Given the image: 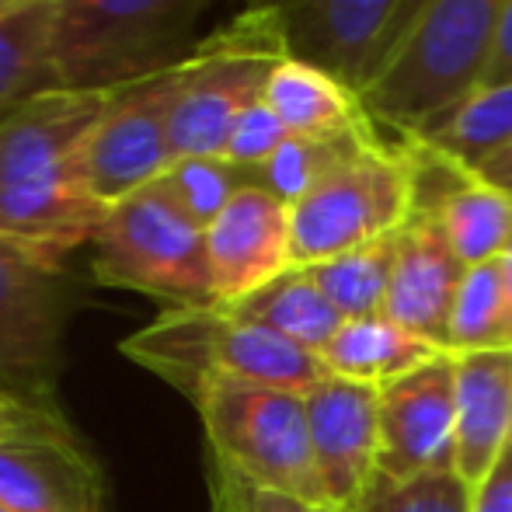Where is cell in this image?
<instances>
[{
    "label": "cell",
    "mask_w": 512,
    "mask_h": 512,
    "mask_svg": "<svg viewBox=\"0 0 512 512\" xmlns=\"http://www.w3.org/2000/svg\"><path fill=\"white\" fill-rule=\"evenodd\" d=\"M0 512H11V509H4V506H0Z\"/></svg>",
    "instance_id": "38"
},
{
    "label": "cell",
    "mask_w": 512,
    "mask_h": 512,
    "mask_svg": "<svg viewBox=\"0 0 512 512\" xmlns=\"http://www.w3.org/2000/svg\"><path fill=\"white\" fill-rule=\"evenodd\" d=\"M359 509L363 512H471V485L457 471L405 481V485L377 478Z\"/></svg>",
    "instance_id": "28"
},
{
    "label": "cell",
    "mask_w": 512,
    "mask_h": 512,
    "mask_svg": "<svg viewBox=\"0 0 512 512\" xmlns=\"http://www.w3.org/2000/svg\"><path fill=\"white\" fill-rule=\"evenodd\" d=\"M28 4H39V0H0V14H11V11H21Z\"/></svg>",
    "instance_id": "36"
},
{
    "label": "cell",
    "mask_w": 512,
    "mask_h": 512,
    "mask_svg": "<svg viewBox=\"0 0 512 512\" xmlns=\"http://www.w3.org/2000/svg\"><path fill=\"white\" fill-rule=\"evenodd\" d=\"M457 471V359L439 352L380 387L377 478L405 485Z\"/></svg>",
    "instance_id": "12"
},
{
    "label": "cell",
    "mask_w": 512,
    "mask_h": 512,
    "mask_svg": "<svg viewBox=\"0 0 512 512\" xmlns=\"http://www.w3.org/2000/svg\"><path fill=\"white\" fill-rule=\"evenodd\" d=\"M192 405L203 418L216 464L251 485L328 509L304 394L258 384H209L192 398Z\"/></svg>",
    "instance_id": "6"
},
{
    "label": "cell",
    "mask_w": 512,
    "mask_h": 512,
    "mask_svg": "<svg viewBox=\"0 0 512 512\" xmlns=\"http://www.w3.org/2000/svg\"><path fill=\"white\" fill-rule=\"evenodd\" d=\"M509 81H512V0H506V7H502V21H499V32H495L492 60H488L481 84H509Z\"/></svg>",
    "instance_id": "33"
},
{
    "label": "cell",
    "mask_w": 512,
    "mask_h": 512,
    "mask_svg": "<svg viewBox=\"0 0 512 512\" xmlns=\"http://www.w3.org/2000/svg\"><path fill=\"white\" fill-rule=\"evenodd\" d=\"M457 359V474L481 485L512 443V349L453 352Z\"/></svg>",
    "instance_id": "18"
},
{
    "label": "cell",
    "mask_w": 512,
    "mask_h": 512,
    "mask_svg": "<svg viewBox=\"0 0 512 512\" xmlns=\"http://www.w3.org/2000/svg\"><path fill=\"white\" fill-rule=\"evenodd\" d=\"M213 512H328L317 509L304 499L272 492V488L251 485V481L237 478L234 471L220 467L213 460Z\"/></svg>",
    "instance_id": "31"
},
{
    "label": "cell",
    "mask_w": 512,
    "mask_h": 512,
    "mask_svg": "<svg viewBox=\"0 0 512 512\" xmlns=\"http://www.w3.org/2000/svg\"><path fill=\"white\" fill-rule=\"evenodd\" d=\"M286 126L279 122V115L272 112L269 105L255 102L251 108H244L237 115L234 129H230V140H227V150L223 157L234 164H244V168H262L272 154L286 143Z\"/></svg>",
    "instance_id": "30"
},
{
    "label": "cell",
    "mask_w": 512,
    "mask_h": 512,
    "mask_svg": "<svg viewBox=\"0 0 512 512\" xmlns=\"http://www.w3.org/2000/svg\"><path fill=\"white\" fill-rule=\"evenodd\" d=\"M206 255L220 307L258 293L283 272L297 269L290 206L258 185L241 189L206 227Z\"/></svg>",
    "instance_id": "15"
},
{
    "label": "cell",
    "mask_w": 512,
    "mask_h": 512,
    "mask_svg": "<svg viewBox=\"0 0 512 512\" xmlns=\"http://www.w3.org/2000/svg\"><path fill=\"white\" fill-rule=\"evenodd\" d=\"M471 512H512V443L481 485L471 488Z\"/></svg>",
    "instance_id": "32"
},
{
    "label": "cell",
    "mask_w": 512,
    "mask_h": 512,
    "mask_svg": "<svg viewBox=\"0 0 512 512\" xmlns=\"http://www.w3.org/2000/svg\"><path fill=\"white\" fill-rule=\"evenodd\" d=\"M478 175L485 178V182H492L499 192H506L512 199V143L506 150H499V154L492 157V161H485L478 168Z\"/></svg>",
    "instance_id": "34"
},
{
    "label": "cell",
    "mask_w": 512,
    "mask_h": 512,
    "mask_svg": "<svg viewBox=\"0 0 512 512\" xmlns=\"http://www.w3.org/2000/svg\"><path fill=\"white\" fill-rule=\"evenodd\" d=\"M115 91H49L0 122V241L63 272L108 209L84 178V143Z\"/></svg>",
    "instance_id": "1"
},
{
    "label": "cell",
    "mask_w": 512,
    "mask_h": 512,
    "mask_svg": "<svg viewBox=\"0 0 512 512\" xmlns=\"http://www.w3.org/2000/svg\"><path fill=\"white\" fill-rule=\"evenodd\" d=\"M290 56L276 21L244 7L230 25L199 39L182 63L185 81L171 112V154L223 157L237 115L265 98L272 70Z\"/></svg>",
    "instance_id": "7"
},
{
    "label": "cell",
    "mask_w": 512,
    "mask_h": 512,
    "mask_svg": "<svg viewBox=\"0 0 512 512\" xmlns=\"http://www.w3.org/2000/svg\"><path fill=\"white\" fill-rule=\"evenodd\" d=\"M119 352L185 398L209 384H258L307 394L328 377L321 356L227 307H178L119 342Z\"/></svg>",
    "instance_id": "2"
},
{
    "label": "cell",
    "mask_w": 512,
    "mask_h": 512,
    "mask_svg": "<svg viewBox=\"0 0 512 512\" xmlns=\"http://www.w3.org/2000/svg\"><path fill=\"white\" fill-rule=\"evenodd\" d=\"M492 349H512L509 304H506V286H502L499 258L467 269L450 317V352H492Z\"/></svg>",
    "instance_id": "26"
},
{
    "label": "cell",
    "mask_w": 512,
    "mask_h": 512,
    "mask_svg": "<svg viewBox=\"0 0 512 512\" xmlns=\"http://www.w3.org/2000/svg\"><path fill=\"white\" fill-rule=\"evenodd\" d=\"M276 21L297 60L363 91L405 35L422 0H244Z\"/></svg>",
    "instance_id": "9"
},
{
    "label": "cell",
    "mask_w": 512,
    "mask_h": 512,
    "mask_svg": "<svg viewBox=\"0 0 512 512\" xmlns=\"http://www.w3.org/2000/svg\"><path fill=\"white\" fill-rule=\"evenodd\" d=\"M499 272H502V286H506V304H509V342H512V237H509L506 251L499 255Z\"/></svg>",
    "instance_id": "35"
},
{
    "label": "cell",
    "mask_w": 512,
    "mask_h": 512,
    "mask_svg": "<svg viewBox=\"0 0 512 512\" xmlns=\"http://www.w3.org/2000/svg\"><path fill=\"white\" fill-rule=\"evenodd\" d=\"M467 265L450 248L439 223L415 213L398 230L391 286H387L384 314L408 335L450 352V317L457 304Z\"/></svg>",
    "instance_id": "16"
},
{
    "label": "cell",
    "mask_w": 512,
    "mask_h": 512,
    "mask_svg": "<svg viewBox=\"0 0 512 512\" xmlns=\"http://www.w3.org/2000/svg\"><path fill=\"white\" fill-rule=\"evenodd\" d=\"M49 18H53L49 0L0 14V122L32 98L60 91L56 63L49 53Z\"/></svg>",
    "instance_id": "23"
},
{
    "label": "cell",
    "mask_w": 512,
    "mask_h": 512,
    "mask_svg": "<svg viewBox=\"0 0 512 512\" xmlns=\"http://www.w3.org/2000/svg\"><path fill=\"white\" fill-rule=\"evenodd\" d=\"M338 512H363V509H338Z\"/></svg>",
    "instance_id": "37"
},
{
    "label": "cell",
    "mask_w": 512,
    "mask_h": 512,
    "mask_svg": "<svg viewBox=\"0 0 512 512\" xmlns=\"http://www.w3.org/2000/svg\"><path fill=\"white\" fill-rule=\"evenodd\" d=\"M0 506L11 512H105V478L81 436L0 446Z\"/></svg>",
    "instance_id": "17"
},
{
    "label": "cell",
    "mask_w": 512,
    "mask_h": 512,
    "mask_svg": "<svg viewBox=\"0 0 512 512\" xmlns=\"http://www.w3.org/2000/svg\"><path fill=\"white\" fill-rule=\"evenodd\" d=\"M502 7L506 0H422L398 46L359 91L373 122L405 133L478 88Z\"/></svg>",
    "instance_id": "4"
},
{
    "label": "cell",
    "mask_w": 512,
    "mask_h": 512,
    "mask_svg": "<svg viewBox=\"0 0 512 512\" xmlns=\"http://www.w3.org/2000/svg\"><path fill=\"white\" fill-rule=\"evenodd\" d=\"M415 216V178L401 143H380L290 206L293 265L328 262L398 234Z\"/></svg>",
    "instance_id": "8"
},
{
    "label": "cell",
    "mask_w": 512,
    "mask_h": 512,
    "mask_svg": "<svg viewBox=\"0 0 512 512\" xmlns=\"http://www.w3.org/2000/svg\"><path fill=\"white\" fill-rule=\"evenodd\" d=\"M377 129L363 133H342V136H286V143L258 168V189L276 196L279 203L293 206L314 192L324 178L342 171L366 150L380 147Z\"/></svg>",
    "instance_id": "24"
},
{
    "label": "cell",
    "mask_w": 512,
    "mask_h": 512,
    "mask_svg": "<svg viewBox=\"0 0 512 512\" xmlns=\"http://www.w3.org/2000/svg\"><path fill=\"white\" fill-rule=\"evenodd\" d=\"M91 248L95 283L143 293L168 310L216 307L206 230L157 182L108 209Z\"/></svg>",
    "instance_id": "5"
},
{
    "label": "cell",
    "mask_w": 512,
    "mask_h": 512,
    "mask_svg": "<svg viewBox=\"0 0 512 512\" xmlns=\"http://www.w3.org/2000/svg\"><path fill=\"white\" fill-rule=\"evenodd\" d=\"M70 310L63 272L0 241V387L53 398Z\"/></svg>",
    "instance_id": "11"
},
{
    "label": "cell",
    "mask_w": 512,
    "mask_h": 512,
    "mask_svg": "<svg viewBox=\"0 0 512 512\" xmlns=\"http://www.w3.org/2000/svg\"><path fill=\"white\" fill-rule=\"evenodd\" d=\"M185 63V60H182ZM164 70L140 84L115 88L112 105L84 143V178L105 206L154 185L175 164L171 154V112L185 81V67Z\"/></svg>",
    "instance_id": "10"
},
{
    "label": "cell",
    "mask_w": 512,
    "mask_h": 512,
    "mask_svg": "<svg viewBox=\"0 0 512 512\" xmlns=\"http://www.w3.org/2000/svg\"><path fill=\"white\" fill-rule=\"evenodd\" d=\"M230 314L244 317L251 324L283 335L286 342L321 356L324 345L335 338V331L345 324V317L331 307V300L321 293V286L310 279L307 269H290L269 286H262L251 297L227 307Z\"/></svg>",
    "instance_id": "22"
},
{
    "label": "cell",
    "mask_w": 512,
    "mask_h": 512,
    "mask_svg": "<svg viewBox=\"0 0 512 512\" xmlns=\"http://www.w3.org/2000/svg\"><path fill=\"white\" fill-rule=\"evenodd\" d=\"M56 436H77V429L67 422V415L53 398L0 387V446Z\"/></svg>",
    "instance_id": "29"
},
{
    "label": "cell",
    "mask_w": 512,
    "mask_h": 512,
    "mask_svg": "<svg viewBox=\"0 0 512 512\" xmlns=\"http://www.w3.org/2000/svg\"><path fill=\"white\" fill-rule=\"evenodd\" d=\"M439 352L443 349L408 335L387 317H359V321H345L335 331V338L321 349V363L331 377L384 387L411 373L415 366L429 363Z\"/></svg>",
    "instance_id": "21"
},
{
    "label": "cell",
    "mask_w": 512,
    "mask_h": 512,
    "mask_svg": "<svg viewBox=\"0 0 512 512\" xmlns=\"http://www.w3.org/2000/svg\"><path fill=\"white\" fill-rule=\"evenodd\" d=\"M304 405L328 509H359L377 481L380 387L328 373L304 394Z\"/></svg>",
    "instance_id": "13"
},
{
    "label": "cell",
    "mask_w": 512,
    "mask_h": 512,
    "mask_svg": "<svg viewBox=\"0 0 512 512\" xmlns=\"http://www.w3.org/2000/svg\"><path fill=\"white\" fill-rule=\"evenodd\" d=\"M401 136L450 157L460 168L478 171L512 143V81L478 84Z\"/></svg>",
    "instance_id": "20"
},
{
    "label": "cell",
    "mask_w": 512,
    "mask_h": 512,
    "mask_svg": "<svg viewBox=\"0 0 512 512\" xmlns=\"http://www.w3.org/2000/svg\"><path fill=\"white\" fill-rule=\"evenodd\" d=\"M415 178V213L439 223L460 262L485 265L506 251L512 237V199L499 192L478 171L460 168L457 161L401 136Z\"/></svg>",
    "instance_id": "14"
},
{
    "label": "cell",
    "mask_w": 512,
    "mask_h": 512,
    "mask_svg": "<svg viewBox=\"0 0 512 512\" xmlns=\"http://www.w3.org/2000/svg\"><path fill=\"white\" fill-rule=\"evenodd\" d=\"M157 185L206 230L237 192L258 185V168H244L227 157H182L157 178Z\"/></svg>",
    "instance_id": "27"
},
{
    "label": "cell",
    "mask_w": 512,
    "mask_h": 512,
    "mask_svg": "<svg viewBox=\"0 0 512 512\" xmlns=\"http://www.w3.org/2000/svg\"><path fill=\"white\" fill-rule=\"evenodd\" d=\"M49 53L60 88L115 91L178 67L216 0H49Z\"/></svg>",
    "instance_id": "3"
},
{
    "label": "cell",
    "mask_w": 512,
    "mask_h": 512,
    "mask_svg": "<svg viewBox=\"0 0 512 512\" xmlns=\"http://www.w3.org/2000/svg\"><path fill=\"white\" fill-rule=\"evenodd\" d=\"M265 105L290 136H342L377 129L363 98L335 74L297 56H286L265 84Z\"/></svg>",
    "instance_id": "19"
},
{
    "label": "cell",
    "mask_w": 512,
    "mask_h": 512,
    "mask_svg": "<svg viewBox=\"0 0 512 512\" xmlns=\"http://www.w3.org/2000/svg\"><path fill=\"white\" fill-rule=\"evenodd\" d=\"M394 248H398V234L380 237V241H370L363 248L342 251V255L328 258V262L307 265V272L345 321L380 317L384 314L387 286H391Z\"/></svg>",
    "instance_id": "25"
}]
</instances>
